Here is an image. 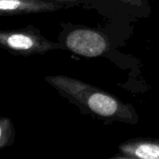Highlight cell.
<instances>
[{"label": "cell", "mask_w": 159, "mask_h": 159, "mask_svg": "<svg viewBox=\"0 0 159 159\" xmlns=\"http://www.w3.org/2000/svg\"><path fill=\"white\" fill-rule=\"evenodd\" d=\"M63 4L51 0H0V15L10 16L57 11Z\"/></svg>", "instance_id": "4"}, {"label": "cell", "mask_w": 159, "mask_h": 159, "mask_svg": "<svg viewBox=\"0 0 159 159\" xmlns=\"http://www.w3.org/2000/svg\"><path fill=\"white\" fill-rule=\"evenodd\" d=\"M120 1H123L125 3H129V4H131V5H138V6H140L142 4L138 0H120Z\"/></svg>", "instance_id": "8"}, {"label": "cell", "mask_w": 159, "mask_h": 159, "mask_svg": "<svg viewBox=\"0 0 159 159\" xmlns=\"http://www.w3.org/2000/svg\"><path fill=\"white\" fill-rule=\"evenodd\" d=\"M12 138V125L9 118L3 117L0 119V148L3 149L9 145Z\"/></svg>", "instance_id": "6"}, {"label": "cell", "mask_w": 159, "mask_h": 159, "mask_svg": "<svg viewBox=\"0 0 159 159\" xmlns=\"http://www.w3.org/2000/svg\"><path fill=\"white\" fill-rule=\"evenodd\" d=\"M51 1H55L58 3H61V4H78L85 0H51Z\"/></svg>", "instance_id": "7"}, {"label": "cell", "mask_w": 159, "mask_h": 159, "mask_svg": "<svg viewBox=\"0 0 159 159\" xmlns=\"http://www.w3.org/2000/svg\"><path fill=\"white\" fill-rule=\"evenodd\" d=\"M138 1H139V2H141V3H142V1H141V0H138Z\"/></svg>", "instance_id": "9"}, {"label": "cell", "mask_w": 159, "mask_h": 159, "mask_svg": "<svg viewBox=\"0 0 159 159\" xmlns=\"http://www.w3.org/2000/svg\"><path fill=\"white\" fill-rule=\"evenodd\" d=\"M119 154L112 158L159 159V139H134L119 145Z\"/></svg>", "instance_id": "5"}, {"label": "cell", "mask_w": 159, "mask_h": 159, "mask_svg": "<svg viewBox=\"0 0 159 159\" xmlns=\"http://www.w3.org/2000/svg\"><path fill=\"white\" fill-rule=\"evenodd\" d=\"M46 81L65 97L104 120L136 124L138 116L130 104L90 84L65 75L46 76Z\"/></svg>", "instance_id": "1"}, {"label": "cell", "mask_w": 159, "mask_h": 159, "mask_svg": "<svg viewBox=\"0 0 159 159\" xmlns=\"http://www.w3.org/2000/svg\"><path fill=\"white\" fill-rule=\"evenodd\" d=\"M0 45L9 51L24 56L44 54L61 48L59 44L45 38L32 27L21 30L1 31Z\"/></svg>", "instance_id": "2"}, {"label": "cell", "mask_w": 159, "mask_h": 159, "mask_svg": "<svg viewBox=\"0 0 159 159\" xmlns=\"http://www.w3.org/2000/svg\"><path fill=\"white\" fill-rule=\"evenodd\" d=\"M66 48L82 57H99L109 49V41L101 32L89 28H77L66 36Z\"/></svg>", "instance_id": "3"}]
</instances>
